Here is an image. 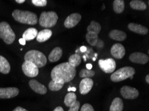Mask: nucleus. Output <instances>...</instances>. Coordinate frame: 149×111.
Returning a JSON list of instances; mask_svg holds the SVG:
<instances>
[{
    "mask_svg": "<svg viewBox=\"0 0 149 111\" xmlns=\"http://www.w3.org/2000/svg\"><path fill=\"white\" fill-rule=\"evenodd\" d=\"M13 111H28L27 110L25 109V108L21 107V106H17V107H16L15 108L14 110H13Z\"/></svg>",
    "mask_w": 149,
    "mask_h": 111,
    "instance_id": "nucleus-34",
    "label": "nucleus"
},
{
    "mask_svg": "<svg viewBox=\"0 0 149 111\" xmlns=\"http://www.w3.org/2000/svg\"><path fill=\"white\" fill-rule=\"evenodd\" d=\"M110 52L114 58L121 59L125 55V48L122 44L116 43L112 47Z\"/></svg>",
    "mask_w": 149,
    "mask_h": 111,
    "instance_id": "nucleus-15",
    "label": "nucleus"
},
{
    "mask_svg": "<svg viewBox=\"0 0 149 111\" xmlns=\"http://www.w3.org/2000/svg\"><path fill=\"white\" fill-rule=\"evenodd\" d=\"M130 6L133 10H140L143 11L146 9V5L143 1H140V0H132L130 1Z\"/></svg>",
    "mask_w": 149,
    "mask_h": 111,
    "instance_id": "nucleus-24",
    "label": "nucleus"
},
{
    "mask_svg": "<svg viewBox=\"0 0 149 111\" xmlns=\"http://www.w3.org/2000/svg\"><path fill=\"white\" fill-rule=\"evenodd\" d=\"M0 38L8 45L13 43L15 39V34L7 22L0 23Z\"/></svg>",
    "mask_w": 149,
    "mask_h": 111,
    "instance_id": "nucleus-5",
    "label": "nucleus"
},
{
    "mask_svg": "<svg viewBox=\"0 0 149 111\" xmlns=\"http://www.w3.org/2000/svg\"><path fill=\"white\" fill-rule=\"evenodd\" d=\"M32 3L38 7H44L47 5L46 0H32Z\"/></svg>",
    "mask_w": 149,
    "mask_h": 111,
    "instance_id": "nucleus-31",
    "label": "nucleus"
},
{
    "mask_svg": "<svg viewBox=\"0 0 149 111\" xmlns=\"http://www.w3.org/2000/svg\"><path fill=\"white\" fill-rule=\"evenodd\" d=\"M22 68L24 73L28 77H35L39 73L38 67L30 61H25Z\"/></svg>",
    "mask_w": 149,
    "mask_h": 111,
    "instance_id": "nucleus-9",
    "label": "nucleus"
},
{
    "mask_svg": "<svg viewBox=\"0 0 149 111\" xmlns=\"http://www.w3.org/2000/svg\"><path fill=\"white\" fill-rule=\"evenodd\" d=\"M86 69L88 70H92V65L90 64V63H88V64H86Z\"/></svg>",
    "mask_w": 149,
    "mask_h": 111,
    "instance_id": "nucleus-37",
    "label": "nucleus"
},
{
    "mask_svg": "<svg viewBox=\"0 0 149 111\" xmlns=\"http://www.w3.org/2000/svg\"><path fill=\"white\" fill-rule=\"evenodd\" d=\"M19 94V89L16 87L0 88V99H11Z\"/></svg>",
    "mask_w": 149,
    "mask_h": 111,
    "instance_id": "nucleus-11",
    "label": "nucleus"
},
{
    "mask_svg": "<svg viewBox=\"0 0 149 111\" xmlns=\"http://www.w3.org/2000/svg\"><path fill=\"white\" fill-rule=\"evenodd\" d=\"M38 30L36 28H28L22 35V38L26 41H31L37 37Z\"/></svg>",
    "mask_w": 149,
    "mask_h": 111,
    "instance_id": "nucleus-21",
    "label": "nucleus"
},
{
    "mask_svg": "<svg viewBox=\"0 0 149 111\" xmlns=\"http://www.w3.org/2000/svg\"><path fill=\"white\" fill-rule=\"evenodd\" d=\"M12 16L15 21L24 24L36 25L38 21L37 15L28 11L15 10L13 11Z\"/></svg>",
    "mask_w": 149,
    "mask_h": 111,
    "instance_id": "nucleus-2",
    "label": "nucleus"
},
{
    "mask_svg": "<svg viewBox=\"0 0 149 111\" xmlns=\"http://www.w3.org/2000/svg\"><path fill=\"white\" fill-rule=\"evenodd\" d=\"M94 85V81L90 78L83 79L80 83V92L82 94H86L91 90Z\"/></svg>",
    "mask_w": 149,
    "mask_h": 111,
    "instance_id": "nucleus-14",
    "label": "nucleus"
},
{
    "mask_svg": "<svg viewBox=\"0 0 149 111\" xmlns=\"http://www.w3.org/2000/svg\"><path fill=\"white\" fill-rule=\"evenodd\" d=\"M113 9L116 13H123L125 10V1L123 0H114Z\"/></svg>",
    "mask_w": 149,
    "mask_h": 111,
    "instance_id": "nucleus-26",
    "label": "nucleus"
},
{
    "mask_svg": "<svg viewBox=\"0 0 149 111\" xmlns=\"http://www.w3.org/2000/svg\"><path fill=\"white\" fill-rule=\"evenodd\" d=\"M146 81L147 83H149V75L148 74H147L146 77Z\"/></svg>",
    "mask_w": 149,
    "mask_h": 111,
    "instance_id": "nucleus-41",
    "label": "nucleus"
},
{
    "mask_svg": "<svg viewBox=\"0 0 149 111\" xmlns=\"http://www.w3.org/2000/svg\"><path fill=\"white\" fill-rule=\"evenodd\" d=\"M76 74V68L72 67L68 62H65L54 68L51 72V77L55 82L64 84L74 79Z\"/></svg>",
    "mask_w": 149,
    "mask_h": 111,
    "instance_id": "nucleus-1",
    "label": "nucleus"
},
{
    "mask_svg": "<svg viewBox=\"0 0 149 111\" xmlns=\"http://www.w3.org/2000/svg\"><path fill=\"white\" fill-rule=\"evenodd\" d=\"M80 51L82 52V53H84V52L87 51V47L85 46H82L80 47Z\"/></svg>",
    "mask_w": 149,
    "mask_h": 111,
    "instance_id": "nucleus-36",
    "label": "nucleus"
},
{
    "mask_svg": "<svg viewBox=\"0 0 149 111\" xmlns=\"http://www.w3.org/2000/svg\"><path fill=\"white\" fill-rule=\"evenodd\" d=\"M79 75L81 78H90L95 75V72L92 71V70H88L86 69H82L80 71Z\"/></svg>",
    "mask_w": 149,
    "mask_h": 111,
    "instance_id": "nucleus-30",
    "label": "nucleus"
},
{
    "mask_svg": "<svg viewBox=\"0 0 149 111\" xmlns=\"http://www.w3.org/2000/svg\"><path fill=\"white\" fill-rule=\"evenodd\" d=\"M93 59V61H96V58H95V57H94L93 59Z\"/></svg>",
    "mask_w": 149,
    "mask_h": 111,
    "instance_id": "nucleus-42",
    "label": "nucleus"
},
{
    "mask_svg": "<svg viewBox=\"0 0 149 111\" xmlns=\"http://www.w3.org/2000/svg\"><path fill=\"white\" fill-rule=\"evenodd\" d=\"M135 74V70L131 67H125L120 68L116 71L113 72L110 77V79L113 82H120L126 79L130 78V77L134 76Z\"/></svg>",
    "mask_w": 149,
    "mask_h": 111,
    "instance_id": "nucleus-6",
    "label": "nucleus"
},
{
    "mask_svg": "<svg viewBox=\"0 0 149 111\" xmlns=\"http://www.w3.org/2000/svg\"><path fill=\"white\" fill-rule=\"evenodd\" d=\"M77 97L74 92H68L64 98L65 105L69 107L68 111H78L80 106V102L77 101Z\"/></svg>",
    "mask_w": 149,
    "mask_h": 111,
    "instance_id": "nucleus-7",
    "label": "nucleus"
},
{
    "mask_svg": "<svg viewBox=\"0 0 149 111\" xmlns=\"http://www.w3.org/2000/svg\"><path fill=\"white\" fill-rule=\"evenodd\" d=\"M129 59L130 61H131L132 63L144 65L148 62L149 58L148 56L145 55L144 53L136 52V53H133L130 55Z\"/></svg>",
    "mask_w": 149,
    "mask_h": 111,
    "instance_id": "nucleus-13",
    "label": "nucleus"
},
{
    "mask_svg": "<svg viewBox=\"0 0 149 111\" xmlns=\"http://www.w3.org/2000/svg\"><path fill=\"white\" fill-rule=\"evenodd\" d=\"M81 18H82V16L79 13H72L65 20L64 26L68 29L74 28V27L77 26L78 23L80 21Z\"/></svg>",
    "mask_w": 149,
    "mask_h": 111,
    "instance_id": "nucleus-12",
    "label": "nucleus"
},
{
    "mask_svg": "<svg viewBox=\"0 0 149 111\" xmlns=\"http://www.w3.org/2000/svg\"><path fill=\"white\" fill-rule=\"evenodd\" d=\"M19 43L21 44V45H26V41L24 39H23V38H21V39H19Z\"/></svg>",
    "mask_w": 149,
    "mask_h": 111,
    "instance_id": "nucleus-35",
    "label": "nucleus"
},
{
    "mask_svg": "<svg viewBox=\"0 0 149 111\" xmlns=\"http://www.w3.org/2000/svg\"><path fill=\"white\" fill-rule=\"evenodd\" d=\"M52 35V31L50 29H44V30L40 31L38 33L37 37H36V40L40 43L45 42L51 37Z\"/></svg>",
    "mask_w": 149,
    "mask_h": 111,
    "instance_id": "nucleus-18",
    "label": "nucleus"
},
{
    "mask_svg": "<svg viewBox=\"0 0 149 111\" xmlns=\"http://www.w3.org/2000/svg\"><path fill=\"white\" fill-rule=\"evenodd\" d=\"M68 63L73 67H76L80 65L81 63V57L78 54H74L70 57Z\"/></svg>",
    "mask_w": 149,
    "mask_h": 111,
    "instance_id": "nucleus-27",
    "label": "nucleus"
},
{
    "mask_svg": "<svg viewBox=\"0 0 149 111\" xmlns=\"http://www.w3.org/2000/svg\"><path fill=\"white\" fill-rule=\"evenodd\" d=\"M121 95L126 99H134L139 95V92L136 89L129 86H124L120 89Z\"/></svg>",
    "mask_w": 149,
    "mask_h": 111,
    "instance_id": "nucleus-10",
    "label": "nucleus"
},
{
    "mask_svg": "<svg viewBox=\"0 0 149 111\" xmlns=\"http://www.w3.org/2000/svg\"><path fill=\"white\" fill-rule=\"evenodd\" d=\"M109 37L113 40L122 41H124L126 39V34L123 31L114 29V30H112L110 32Z\"/></svg>",
    "mask_w": 149,
    "mask_h": 111,
    "instance_id": "nucleus-20",
    "label": "nucleus"
},
{
    "mask_svg": "<svg viewBox=\"0 0 149 111\" xmlns=\"http://www.w3.org/2000/svg\"><path fill=\"white\" fill-rule=\"evenodd\" d=\"M54 111H64V109H63L62 107H61V106H58V107H56L55 109L54 110Z\"/></svg>",
    "mask_w": 149,
    "mask_h": 111,
    "instance_id": "nucleus-39",
    "label": "nucleus"
},
{
    "mask_svg": "<svg viewBox=\"0 0 149 111\" xmlns=\"http://www.w3.org/2000/svg\"><path fill=\"white\" fill-rule=\"evenodd\" d=\"M133 77H134V76H132V77H130V79H133Z\"/></svg>",
    "mask_w": 149,
    "mask_h": 111,
    "instance_id": "nucleus-43",
    "label": "nucleus"
},
{
    "mask_svg": "<svg viewBox=\"0 0 149 111\" xmlns=\"http://www.w3.org/2000/svg\"><path fill=\"white\" fill-rule=\"evenodd\" d=\"M68 91L75 92V91H76V87H69L68 89Z\"/></svg>",
    "mask_w": 149,
    "mask_h": 111,
    "instance_id": "nucleus-38",
    "label": "nucleus"
},
{
    "mask_svg": "<svg viewBox=\"0 0 149 111\" xmlns=\"http://www.w3.org/2000/svg\"><path fill=\"white\" fill-rule=\"evenodd\" d=\"M10 65L4 57L0 55V72L3 74H8L10 71Z\"/></svg>",
    "mask_w": 149,
    "mask_h": 111,
    "instance_id": "nucleus-22",
    "label": "nucleus"
},
{
    "mask_svg": "<svg viewBox=\"0 0 149 111\" xmlns=\"http://www.w3.org/2000/svg\"><path fill=\"white\" fill-rule=\"evenodd\" d=\"M64 85V84L55 82V81L52 80L49 83L48 87L49 89L52 90V91H58V90H60V89H62Z\"/></svg>",
    "mask_w": 149,
    "mask_h": 111,
    "instance_id": "nucleus-29",
    "label": "nucleus"
},
{
    "mask_svg": "<svg viewBox=\"0 0 149 111\" xmlns=\"http://www.w3.org/2000/svg\"><path fill=\"white\" fill-rule=\"evenodd\" d=\"M97 46H98V47H100V48H102V47H104V42L102 41H98V42H97Z\"/></svg>",
    "mask_w": 149,
    "mask_h": 111,
    "instance_id": "nucleus-33",
    "label": "nucleus"
},
{
    "mask_svg": "<svg viewBox=\"0 0 149 111\" xmlns=\"http://www.w3.org/2000/svg\"><path fill=\"white\" fill-rule=\"evenodd\" d=\"M29 85H30L31 89L33 91H35L38 94H45L47 92L46 87L44 85H42V84L38 82V81L34 80V79L30 81Z\"/></svg>",
    "mask_w": 149,
    "mask_h": 111,
    "instance_id": "nucleus-16",
    "label": "nucleus"
},
{
    "mask_svg": "<svg viewBox=\"0 0 149 111\" xmlns=\"http://www.w3.org/2000/svg\"><path fill=\"white\" fill-rule=\"evenodd\" d=\"M58 16L54 11H44L40 15L39 23L45 28H50L55 26L57 23Z\"/></svg>",
    "mask_w": 149,
    "mask_h": 111,
    "instance_id": "nucleus-4",
    "label": "nucleus"
},
{
    "mask_svg": "<svg viewBox=\"0 0 149 111\" xmlns=\"http://www.w3.org/2000/svg\"><path fill=\"white\" fill-rule=\"evenodd\" d=\"M99 66L100 69L106 73H111L115 71L116 64L115 61L112 58H108L107 59H100L98 61Z\"/></svg>",
    "mask_w": 149,
    "mask_h": 111,
    "instance_id": "nucleus-8",
    "label": "nucleus"
},
{
    "mask_svg": "<svg viewBox=\"0 0 149 111\" xmlns=\"http://www.w3.org/2000/svg\"><path fill=\"white\" fill-rule=\"evenodd\" d=\"M80 111H94V109L93 106L90 104H84L81 108Z\"/></svg>",
    "mask_w": 149,
    "mask_h": 111,
    "instance_id": "nucleus-32",
    "label": "nucleus"
},
{
    "mask_svg": "<svg viewBox=\"0 0 149 111\" xmlns=\"http://www.w3.org/2000/svg\"><path fill=\"white\" fill-rule=\"evenodd\" d=\"M86 41L90 45H92V46L96 45L97 42L98 41V34L92 32H88L86 35Z\"/></svg>",
    "mask_w": 149,
    "mask_h": 111,
    "instance_id": "nucleus-25",
    "label": "nucleus"
},
{
    "mask_svg": "<svg viewBox=\"0 0 149 111\" xmlns=\"http://www.w3.org/2000/svg\"><path fill=\"white\" fill-rule=\"evenodd\" d=\"M62 49L61 47H57L54 48L48 56V59L50 62H56L59 61L62 55Z\"/></svg>",
    "mask_w": 149,
    "mask_h": 111,
    "instance_id": "nucleus-19",
    "label": "nucleus"
},
{
    "mask_svg": "<svg viewBox=\"0 0 149 111\" xmlns=\"http://www.w3.org/2000/svg\"><path fill=\"white\" fill-rule=\"evenodd\" d=\"M128 29L133 32L136 33L141 35H146L148 32V29L141 25L134 23H130L128 26Z\"/></svg>",
    "mask_w": 149,
    "mask_h": 111,
    "instance_id": "nucleus-17",
    "label": "nucleus"
},
{
    "mask_svg": "<svg viewBox=\"0 0 149 111\" xmlns=\"http://www.w3.org/2000/svg\"><path fill=\"white\" fill-rule=\"evenodd\" d=\"M101 30V26L100 25L94 21H92L91 23H90V26L88 27L87 28V31L88 32H92V33H94L96 34H98L100 33V31Z\"/></svg>",
    "mask_w": 149,
    "mask_h": 111,
    "instance_id": "nucleus-28",
    "label": "nucleus"
},
{
    "mask_svg": "<svg viewBox=\"0 0 149 111\" xmlns=\"http://www.w3.org/2000/svg\"><path fill=\"white\" fill-rule=\"evenodd\" d=\"M124 108L123 101L120 98H115L110 105V111H123Z\"/></svg>",
    "mask_w": 149,
    "mask_h": 111,
    "instance_id": "nucleus-23",
    "label": "nucleus"
},
{
    "mask_svg": "<svg viewBox=\"0 0 149 111\" xmlns=\"http://www.w3.org/2000/svg\"><path fill=\"white\" fill-rule=\"evenodd\" d=\"M15 1H16L17 3H23L26 1H25V0H16Z\"/></svg>",
    "mask_w": 149,
    "mask_h": 111,
    "instance_id": "nucleus-40",
    "label": "nucleus"
},
{
    "mask_svg": "<svg viewBox=\"0 0 149 111\" xmlns=\"http://www.w3.org/2000/svg\"><path fill=\"white\" fill-rule=\"evenodd\" d=\"M25 61H30L38 68L46 65L47 59L44 53L37 50H30L27 52L24 56Z\"/></svg>",
    "mask_w": 149,
    "mask_h": 111,
    "instance_id": "nucleus-3",
    "label": "nucleus"
}]
</instances>
